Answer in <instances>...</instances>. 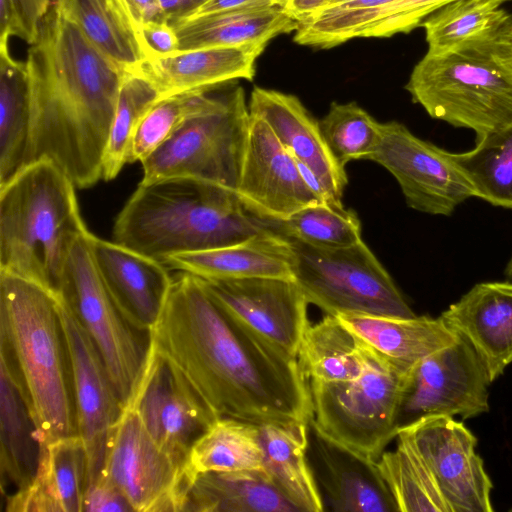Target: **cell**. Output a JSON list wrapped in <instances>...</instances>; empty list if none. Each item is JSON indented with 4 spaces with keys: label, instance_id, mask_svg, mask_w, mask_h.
Masks as SVG:
<instances>
[{
    "label": "cell",
    "instance_id": "21",
    "mask_svg": "<svg viewBox=\"0 0 512 512\" xmlns=\"http://www.w3.org/2000/svg\"><path fill=\"white\" fill-rule=\"evenodd\" d=\"M89 244L95 266L106 287L139 330L155 324L173 277L160 261L92 233Z\"/></svg>",
    "mask_w": 512,
    "mask_h": 512
},
{
    "label": "cell",
    "instance_id": "14",
    "mask_svg": "<svg viewBox=\"0 0 512 512\" xmlns=\"http://www.w3.org/2000/svg\"><path fill=\"white\" fill-rule=\"evenodd\" d=\"M426 466L449 512H492L493 488L477 438L454 417L432 416L398 430Z\"/></svg>",
    "mask_w": 512,
    "mask_h": 512
},
{
    "label": "cell",
    "instance_id": "18",
    "mask_svg": "<svg viewBox=\"0 0 512 512\" xmlns=\"http://www.w3.org/2000/svg\"><path fill=\"white\" fill-rule=\"evenodd\" d=\"M236 194L249 214L264 221H282L322 202L305 184L296 159L268 124L252 114Z\"/></svg>",
    "mask_w": 512,
    "mask_h": 512
},
{
    "label": "cell",
    "instance_id": "9",
    "mask_svg": "<svg viewBox=\"0 0 512 512\" xmlns=\"http://www.w3.org/2000/svg\"><path fill=\"white\" fill-rule=\"evenodd\" d=\"M407 373L376 351L370 365L356 379L310 380L313 424L338 445L368 461H377L397 436Z\"/></svg>",
    "mask_w": 512,
    "mask_h": 512
},
{
    "label": "cell",
    "instance_id": "32",
    "mask_svg": "<svg viewBox=\"0 0 512 512\" xmlns=\"http://www.w3.org/2000/svg\"><path fill=\"white\" fill-rule=\"evenodd\" d=\"M264 469L257 424L230 417L215 419L190 448L185 471L190 481L201 473Z\"/></svg>",
    "mask_w": 512,
    "mask_h": 512
},
{
    "label": "cell",
    "instance_id": "16",
    "mask_svg": "<svg viewBox=\"0 0 512 512\" xmlns=\"http://www.w3.org/2000/svg\"><path fill=\"white\" fill-rule=\"evenodd\" d=\"M217 304L238 324L284 358L298 361L309 325L308 301L292 279H202Z\"/></svg>",
    "mask_w": 512,
    "mask_h": 512
},
{
    "label": "cell",
    "instance_id": "45",
    "mask_svg": "<svg viewBox=\"0 0 512 512\" xmlns=\"http://www.w3.org/2000/svg\"><path fill=\"white\" fill-rule=\"evenodd\" d=\"M138 36L144 58L171 54L178 50L176 32L167 22H146L139 27Z\"/></svg>",
    "mask_w": 512,
    "mask_h": 512
},
{
    "label": "cell",
    "instance_id": "24",
    "mask_svg": "<svg viewBox=\"0 0 512 512\" xmlns=\"http://www.w3.org/2000/svg\"><path fill=\"white\" fill-rule=\"evenodd\" d=\"M40 452L28 394L10 345L0 338V486L5 497L30 484Z\"/></svg>",
    "mask_w": 512,
    "mask_h": 512
},
{
    "label": "cell",
    "instance_id": "8",
    "mask_svg": "<svg viewBox=\"0 0 512 512\" xmlns=\"http://www.w3.org/2000/svg\"><path fill=\"white\" fill-rule=\"evenodd\" d=\"M282 236L291 250L293 280L308 303L327 315L416 316L363 240L347 247L328 248Z\"/></svg>",
    "mask_w": 512,
    "mask_h": 512
},
{
    "label": "cell",
    "instance_id": "23",
    "mask_svg": "<svg viewBox=\"0 0 512 512\" xmlns=\"http://www.w3.org/2000/svg\"><path fill=\"white\" fill-rule=\"evenodd\" d=\"M281 144L321 180L331 196L341 201L348 183L345 167L332 155L317 121L294 95L255 87L248 104Z\"/></svg>",
    "mask_w": 512,
    "mask_h": 512
},
{
    "label": "cell",
    "instance_id": "37",
    "mask_svg": "<svg viewBox=\"0 0 512 512\" xmlns=\"http://www.w3.org/2000/svg\"><path fill=\"white\" fill-rule=\"evenodd\" d=\"M510 0H455L421 24L428 53L446 52L464 41L501 27L512 15L501 8Z\"/></svg>",
    "mask_w": 512,
    "mask_h": 512
},
{
    "label": "cell",
    "instance_id": "13",
    "mask_svg": "<svg viewBox=\"0 0 512 512\" xmlns=\"http://www.w3.org/2000/svg\"><path fill=\"white\" fill-rule=\"evenodd\" d=\"M369 160L392 174L406 204L416 211L449 216L474 197L451 152L417 137L400 122L381 123L380 141Z\"/></svg>",
    "mask_w": 512,
    "mask_h": 512
},
{
    "label": "cell",
    "instance_id": "1",
    "mask_svg": "<svg viewBox=\"0 0 512 512\" xmlns=\"http://www.w3.org/2000/svg\"><path fill=\"white\" fill-rule=\"evenodd\" d=\"M150 341L179 369L216 418L257 425L308 423L309 384L284 358L233 320L201 279H172Z\"/></svg>",
    "mask_w": 512,
    "mask_h": 512
},
{
    "label": "cell",
    "instance_id": "42",
    "mask_svg": "<svg viewBox=\"0 0 512 512\" xmlns=\"http://www.w3.org/2000/svg\"><path fill=\"white\" fill-rule=\"evenodd\" d=\"M323 137L343 167L353 160H369L381 134V123L356 102H333L319 121Z\"/></svg>",
    "mask_w": 512,
    "mask_h": 512
},
{
    "label": "cell",
    "instance_id": "36",
    "mask_svg": "<svg viewBox=\"0 0 512 512\" xmlns=\"http://www.w3.org/2000/svg\"><path fill=\"white\" fill-rule=\"evenodd\" d=\"M397 448L384 451L375 465L401 512H449L426 466L408 439L398 433Z\"/></svg>",
    "mask_w": 512,
    "mask_h": 512
},
{
    "label": "cell",
    "instance_id": "47",
    "mask_svg": "<svg viewBox=\"0 0 512 512\" xmlns=\"http://www.w3.org/2000/svg\"><path fill=\"white\" fill-rule=\"evenodd\" d=\"M334 0H281L280 8L283 12L297 23L312 19Z\"/></svg>",
    "mask_w": 512,
    "mask_h": 512
},
{
    "label": "cell",
    "instance_id": "46",
    "mask_svg": "<svg viewBox=\"0 0 512 512\" xmlns=\"http://www.w3.org/2000/svg\"><path fill=\"white\" fill-rule=\"evenodd\" d=\"M11 2L19 22V38L30 45L36 41L41 22L56 0H11Z\"/></svg>",
    "mask_w": 512,
    "mask_h": 512
},
{
    "label": "cell",
    "instance_id": "7",
    "mask_svg": "<svg viewBox=\"0 0 512 512\" xmlns=\"http://www.w3.org/2000/svg\"><path fill=\"white\" fill-rule=\"evenodd\" d=\"M230 83L141 162L142 182L189 177L237 193L250 112L243 88Z\"/></svg>",
    "mask_w": 512,
    "mask_h": 512
},
{
    "label": "cell",
    "instance_id": "5",
    "mask_svg": "<svg viewBox=\"0 0 512 512\" xmlns=\"http://www.w3.org/2000/svg\"><path fill=\"white\" fill-rule=\"evenodd\" d=\"M0 337L12 349L41 445L77 435L72 372L58 295L0 271Z\"/></svg>",
    "mask_w": 512,
    "mask_h": 512
},
{
    "label": "cell",
    "instance_id": "40",
    "mask_svg": "<svg viewBox=\"0 0 512 512\" xmlns=\"http://www.w3.org/2000/svg\"><path fill=\"white\" fill-rule=\"evenodd\" d=\"M160 99L147 80L127 73L122 82L102 163V179H114L129 163L132 142L149 108Z\"/></svg>",
    "mask_w": 512,
    "mask_h": 512
},
{
    "label": "cell",
    "instance_id": "17",
    "mask_svg": "<svg viewBox=\"0 0 512 512\" xmlns=\"http://www.w3.org/2000/svg\"><path fill=\"white\" fill-rule=\"evenodd\" d=\"M58 309L71 365L77 431L87 455V488L101 474L109 437L124 404L94 341L60 296Z\"/></svg>",
    "mask_w": 512,
    "mask_h": 512
},
{
    "label": "cell",
    "instance_id": "44",
    "mask_svg": "<svg viewBox=\"0 0 512 512\" xmlns=\"http://www.w3.org/2000/svg\"><path fill=\"white\" fill-rule=\"evenodd\" d=\"M83 511H133L131 505L120 490L104 476L89 485L84 494Z\"/></svg>",
    "mask_w": 512,
    "mask_h": 512
},
{
    "label": "cell",
    "instance_id": "43",
    "mask_svg": "<svg viewBox=\"0 0 512 512\" xmlns=\"http://www.w3.org/2000/svg\"><path fill=\"white\" fill-rule=\"evenodd\" d=\"M455 0H397L385 9L383 17L371 25L362 37L386 38L409 33L433 12Z\"/></svg>",
    "mask_w": 512,
    "mask_h": 512
},
{
    "label": "cell",
    "instance_id": "6",
    "mask_svg": "<svg viewBox=\"0 0 512 512\" xmlns=\"http://www.w3.org/2000/svg\"><path fill=\"white\" fill-rule=\"evenodd\" d=\"M498 29L443 53L427 52L405 85L413 102L431 118L473 130L476 137L512 125V59Z\"/></svg>",
    "mask_w": 512,
    "mask_h": 512
},
{
    "label": "cell",
    "instance_id": "20",
    "mask_svg": "<svg viewBox=\"0 0 512 512\" xmlns=\"http://www.w3.org/2000/svg\"><path fill=\"white\" fill-rule=\"evenodd\" d=\"M268 43L206 47L144 58L129 74L139 76L160 99L196 89H209L238 79L252 81L255 63Z\"/></svg>",
    "mask_w": 512,
    "mask_h": 512
},
{
    "label": "cell",
    "instance_id": "38",
    "mask_svg": "<svg viewBox=\"0 0 512 512\" xmlns=\"http://www.w3.org/2000/svg\"><path fill=\"white\" fill-rule=\"evenodd\" d=\"M397 0H334L321 13L298 23L294 41L303 46L328 49L364 32L380 20L388 5Z\"/></svg>",
    "mask_w": 512,
    "mask_h": 512
},
{
    "label": "cell",
    "instance_id": "49",
    "mask_svg": "<svg viewBox=\"0 0 512 512\" xmlns=\"http://www.w3.org/2000/svg\"><path fill=\"white\" fill-rule=\"evenodd\" d=\"M280 1L281 0H208L202 7H200L195 13H193L189 18L185 20L206 14L217 13L233 9L276 5L279 6Z\"/></svg>",
    "mask_w": 512,
    "mask_h": 512
},
{
    "label": "cell",
    "instance_id": "29",
    "mask_svg": "<svg viewBox=\"0 0 512 512\" xmlns=\"http://www.w3.org/2000/svg\"><path fill=\"white\" fill-rule=\"evenodd\" d=\"M259 427L264 470L276 488L298 511H325L307 455L308 423H268Z\"/></svg>",
    "mask_w": 512,
    "mask_h": 512
},
{
    "label": "cell",
    "instance_id": "39",
    "mask_svg": "<svg viewBox=\"0 0 512 512\" xmlns=\"http://www.w3.org/2000/svg\"><path fill=\"white\" fill-rule=\"evenodd\" d=\"M265 223L278 234L319 247H347L363 240L360 219L342 202L312 204L285 220Z\"/></svg>",
    "mask_w": 512,
    "mask_h": 512
},
{
    "label": "cell",
    "instance_id": "31",
    "mask_svg": "<svg viewBox=\"0 0 512 512\" xmlns=\"http://www.w3.org/2000/svg\"><path fill=\"white\" fill-rule=\"evenodd\" d=\"M376 351L333 315L307 326L298 352V363L307 379L342 382L358 378Z\"/></svg>",
    "mask_w": 512,
    "mask_h": 512
},
{
    "label": "cell",
    "instance_id": "52",
    "mask_svg": "<svg viewBox=\"0 0 512 512\" xmlns=\"http://www.w3.org/2000/svg\"><path fill=\"white\" fill-rule=\"evenodd\" d=\"M504 273L509 280H512V255L506 264Z\"/></svg>",
    "mask_w": 512,
    "mask_h": 512
},
{
    "label": "cell",
    "instance_id": "15",
    "mask_svg": "<svg viewBox=\"0 0 512 512\" xmlns=\"http://www.w3.org/2000/svg\"><path fill=\"white\" fill-rule=\"evenodd\" d=\"M125 405L137 411L160 447L184 464L194 442L217 419L151 341L140 378Z\"/></svg>",
    "mask_w": 512,
    "mask_h": 512
},
{
    "label": "cell",
    "instance_id": "3",
    "mask_svg": "<svg viewBox=\"0 0 512 512\" xmlns=\"http://www.w3.org/2000/svg\"><path fill=\"white\" fill-rule=\"evenodd\" d=\"M237 194L189 177L140 182L116 217L114 241L164 262L270 232Z\"/></svg>",
    "mask_w": 512,
    "mask_h": 512
},
{
    "label": "cell",
    "instance_id": "30",
    "mask_svg": "<svg viewBox=\"0 0 512 512\" xmlns=\"http://www.w3.org/2000/svg\"><path fill=\"white\" fill-rule=\"evenodd\" d=\"M184 512H299L264 469L207 472L192 481Z\"/></svg>",
    "mask_w": 512,
    "mask_h": 512
},
{
    "label": "cell",
    "instance_id": "12",
    "mask_svg": "<svg viewBox=\"0 0 512 512\" xmlns=\"http://www.w3.org/2000/svg\"><path fill=\"white\" fill-rule=\"evenodd\" d=\"M492 382L480 358L463 338L427 356L407 373L397 417V432L420 419L489 411Z\"/></svg>",
    "mask_w": 512,
    "mask_h": 512
},
{
    "label": "cell",
    "instance_id": "10",
    "mask_svg": "<svg viewBox=\"0 0 512 512\" xmlns=\"http://www.w3.org/2000/svg\"><path fill=\"white\" fill-rule=\"evenodd\" d=\"M89 234L73 246L58 296L94 341L125 406L142 373L150 337L130 322L106 287L92 258Z\"/></svg>",
    "mask_w": 512,
    "mask_h": 512
},
{
    "label": "cell",
    "instance_id": "34",
    "mask_svg": "<svg viewBox=\"0 0 512 512\" xmlns=\"http://www.w3.org/2000/svg\"><path fill=\"white\" fill-rule=\"evenodd\" d=\"M30 123L25 62L0 52V187L26 166Z\"/></svg>",
    "mask_w": 512,
    "mask_h": 512
},
{
    "label": "cell",
    "instance_id": "25",
    "mask_svg": "<svg viewBox=\"0 0 512 512\" xmlns=\"http://www.w3.org/2000/svg\"><path fill=\"white\" fill-rule=\"evenodd\" d=\"M87 455L80 436L41 445L30 484L6 496V512H82Z\"/></svg>",
    "mask_w": 512,
    "mask_h": 512
},
{
    "label": "cell",
    "instance_id": "28",
    "mask_svg": "<svg viewBox=\"0 0 512 512\" xmlns=\"http://www.w3.org/2000/svg\"><path fill=\"white\" fill-rule=\"evenodd\" d=\"M298 23L280 6L249 7L206 14L176 24L178 50L269 43L295 31Z\"/></svg>",
    "mask_w": 512,
    "mask_h": 512
},
{
    "label": "cell",
    "instance_id": "51",
    "mask_svg": "<svg viewBox=\"0 0 512 512\" xmlns=\"http://www.w3.org/2000/svg\"><path fill=\"white\" fill-rule=\"evenodd\" d=\"M497 36L507 55L512 59V16L498 29Z\"/></svg>",
    "mask_w": 512,
    "mask_h": 512
},
{
    "label": "cell",
    "instance_id": "2",
    "mask_svg": "<svg viewBox=\"0 0 512 512\" xmlns=\"http://www.w3.org/2000/svg\"><path fill=\"white\" fill-rule=\"evenodd\" d=\"M30 100L26 166L48 160L76 188L102 179L103 155L127 72L54 3L25 61Z\"/></svg>",
    "mask_w": 512,
    "mask_h": 512
},
{
    "label": "cell",
    "instance_id": "41",
    "mask_svg": "<svg viewBox=\"0 0 512 512\" xmlns=\"http://www.w3.org/2000/svg\"><path fill=\"white\" fill-rule=\"evenodd\" d=\"M217 87L185 91L156 101L138 126L129 163L144 161L185 122L205 110L212 103Z\"/></svg>",
    "mask_w": 512,
    "mask_h": 512
},
{
    "label": "cell",
    "instance_id": "50",
    "mask_svg": "<svg viewBox=\"0 0 512 512\" xmlns=\"http://www.w3.org/2000/svg\"><path fill=\"white\" fill-rule=\"evenodd\" d=\"M122 2L138 30L146 22L163 21L159 0H122Z\"/></svg>",
    "mask_w": 512,
    "mask_h": 512
},
{
    "label": "cell",
    "instance_id": "33",
    "mask_svg": "<svg viewBox=\"0 0 512 512\" xmlns=\"http://www.w3.org/2000/svg\"><path fill=\"white\" fill-rule=\"evenodd\" d=\"M108 58L129 73L144 59L138 29L122 0H56Z\"/></svg>",
    "mask_w": 512,
    "mask_h": 512
},
{
    "label": "cell",
    "instance_id": "48",
    "mask_svg": "<svg viewBox=\"0 0 512 512\" xmlns=\"http://www.w3.org/2000/svg\"><path fill=\"white\" fill-rule=\"evenodd\" d=\"M208 0H159L163 21L174 27L189 18Z\"/></svg>",
    "mask_w": 512,
    "mask_h": 512
},
{
    "label": "cell",
    "instance_id": "22",
    "mask_svg": "<svg viewBox=\"0 0 512 512\" xmlns=\"http://www.w3.org/2000/svg\"><path fill=\"white\" fill-rule=\"evenodd\" d=\"M440 317L472 346L491 382L512 363V280L474 285Z\"/></svg>",
    "mask_w": 512,
    "mask_h": 512
},
{
    "label": "cell",
    "instance_id": "4",
    "mask_svg": "<svg viewBox=\"0 0 512 512\" xmlns=\"http://www.w3.org/2000/svg\"><path fill=\"white\" fill-rule=\"evenodd\" d=\"M75 188L48 160L25 166L0 187V271L59 294L71 250L88 232Z\"/></svg>",
    "mask_w": 512,
    "mask_h": 512
},
{
    "label": "cell",
    "instance_id": "26",
    "mask_svg": "<svg viewBox=\"0 0 512 512\" xmlns=\"http://www.w3.org/2000/svg\"><path fill=\"white\" fill-rule=\"evenodd\" d=\"M341 323L403 372L460 336L439 316L396 317L359 313L336 316Z\"/></svg>",
    "mask_w": 512,
    "mask_h": 512
},
{
    "label": "cell",
    "instance_id": "27",
    "mask_svg": "<svg viewBox=\"0 0 512 512\" xmlns=\"http://www.w3.org/2000/svg\"><path fill=\"white\" fill-rule=\"evenodd\" d=\"M163 264L168 269L202 279L273 277L293 280L289 244L272 230L234 245L172 255Z\"/></svg>",
    "mask_w": 512,
    "mask_h": 512
},
{
    "label": "cell",
    "instance_id": "19",
    "mask_svg": "<svg viewBox=\"0 0 512 512\" xmlns=\"http://www.w3.org/2000/svg\"><path fill=\"white\" fill-rule=\"evenodd\" d=\"M307 455L325 511H398L375 462L328 439L311 419L308 422Z\"/></svg>",
    "mask_w": 512,
    "mask_h": 512
},
{
    "label": "cell",
    "instance_id": "35",
    "mask_svg": "<svg viewBox=\"0 0 512 512\" xmlns=\"http://www.w3.org/2000/svg\"><path fill=\"white\" fill-rule=\"evenodd\" d=\"M451 155L474 197L512 210V125L478 136L473 149Z\"/></svg>",
    "mask_w": 512,
    "mask_h": 512
},
{
    "label": "cell",
    "instance_id": "11",
    "mask_svg": "<svg viewBox=\"0 0 512 512\" xmlns=\"http://www.w3.org/2000/svg\"><path fill=\"white\" fill-rule=\"evenodd\" d=\"M100 475L120 490L133 511H185L190 488L185 464L160 447L128 405L112 428Z\"/></svg>",
    "mask_w": 512,
    "mask_h": 512
}]
</instances>
